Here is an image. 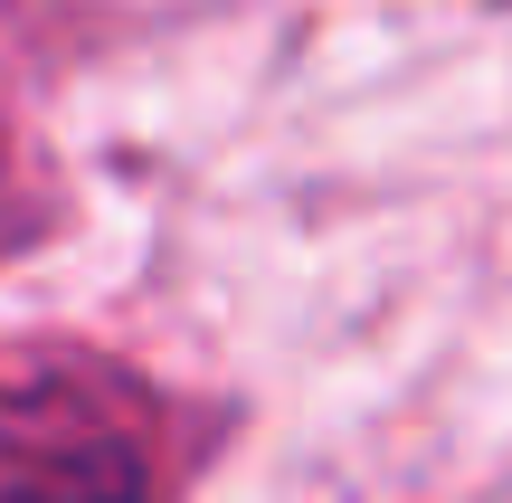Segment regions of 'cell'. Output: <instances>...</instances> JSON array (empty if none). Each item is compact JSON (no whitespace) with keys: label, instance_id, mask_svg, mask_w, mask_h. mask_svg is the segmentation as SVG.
Returning a JSON list of instances; mask_svg holds the SVG:
<instances>
[{"label":"cell","instance_id":"1","mask_svg":"<svg viewBox=\"0 0 512 503\" xmlns=\"http://www.w3.org/2000/svg\"><path fill=\"white\" fill-rule=\"evenodd\" d=\"M0 503H152V418L86 352H0Z\"/></svg>","mask_w":512,"mask_h":503}]
</instances>
